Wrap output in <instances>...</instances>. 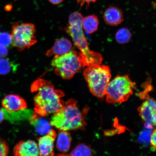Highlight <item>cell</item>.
I'll return each instance as SVG.
<instances>
[{
    "instance_id": "6da1fadb",
    "label": "cell",
    "mask_w": 156,
    "mask_h": 156,
    "mask_svg": "<svg viewBox=\"0 0 156 156\" xmlns=\"http://www.w3.org/2000/svg\"><path fill=\"white\" fill-rule=\"evenodd\" d=\"M31 90L36 93L34 98V113L43 117L54 114L63 107L62 99L65 94L60 90L55 88L48 81L38 79L31 85Z\"/></svg>"
},
{
    "instance_id": "7a4b0ae2",
    "label": "cell",
    "mask_w": 156,
    "mask_h": 156,
    "mask_svg": "<svg viewBox=\"0 0 156 156\" xmlns=\"http://www.w3.org/2000/svg\"><path fill=\"white\" fill-rule=\"evenodd\" d=\"M89 110L88 107L81 110L75 99H69L60 110L54 113L50 124L60 130L83 129L87 125L85 119Z\"/></svg>"
},
{
    "instance_id": "3957f363",
    "label": "cell",
    "mask_w": 156,
    "mask_h": 156,
    "mask_svg": "<svg viewBox=\"0 0 156 156\" xmlns=\"http://www.w3.org/2000/svg\"><path fill=\"white\" fill-rule=\"evenodd\" d=\"M81 13L75 12L70 15L68 23L65 28L66 32L71 37L74 45L79 49L84 60L86 67L101 64L102 55L91 51L89 48L83 32Z\"/></svg>"
},
{
    "instance_id": "277c9868",
    "label": "cell",
    "mask_w": 156,
    "mask_h": 156,
    "mask_svg": "<svg viewBox=\"0 0 156 156\" xmlns=\"http://www.w3.org/2000/svg\"><path fill=\"white\" fill-rule=\"evenodd\" d=\"M83 76L93 95L99 98L106 96L107 87L112 78L108 66L101 64L89 66L84 70Z\"/></svg>"
},
{
    "instance_id": "5b68a950",
    "label": "cell",
    "mask_w": 156,
    "mask_h": 156,
    "mask_svg": "<svg viewBox=\"0 0 156 156\" xmlns=\"http://www.w3.org/2000/svg\"><path fill=\"white\" fill-rule=\"evenodd\" d=\"M51 64L56 75L65 80L71 79L85 67L82 55L75 50L63 55L54 56Z\"/></svg>"
},
{
    "instance_id": "8992f818",
    "label": "cell",
    "mask_w": 156,
    "mask_h": 156,
    "mask_svg": "<svg viewBox=\"0 0 156 156\" xmlns=\"http://www.w3.org/2000/svg\"><path fill=\"white\" fill-rule=\"evenodd\" d=\"M136 84L128 75H118L107 86L106 101L109 104L126 102L133 94Z\"/></svg>"
},
{
    "instance_id": "52a82bcc",
    "label": "cell",
    "mask_w": 156,
    "mask_h": 156,
    "mask_svg": "<svg viewBox=\"0 0 156 156\" xmlns=\"http://www.w3.org/2000/svg\"><path fill=\"white\" fill-rule=\"evenodd\" d=\"M36 34V28L32 23H14L11 34L12 45L19 51L29 49L37 41Z\"/></svg>"
},
{
    "instance_id": "ba28073f",
    "label": "cell",
    "mask_w": 156,
    "mask_h": 156,
    "mask_svg": "<svg viewBox=\"0 0 156 156\" xmlns=\"http://www.w3.org/2000/svg\"><path fill=\"white\" fill-rule=\"evenodd\" d=\"M56 136L57 134L55 130L51 129L46 135L38 138V145L40 155H54V144Z\"/></svg>"
},
{
    "instance_id": "9c48e42d",
    "label": "cell",
    "mask_w": 156,
    "mask_h": 156,
    "mask_svg": "<svg viewBox=\"0 0 156 156\" xmlns=\"http://www.w3.org/2000/svg\"><path fill=\"white\" fill-rule=\"evenodd\" d=\"M13 153L16 156L40 155L37 144L32 140L20 141L15 146Z\"/></svg>"
},
{
    "instance_id": "30bf717a",
    "label": "cell",
    "mask_w": 156,
    "mask_h": 156,
    "mask_svg": "<svg viewBox=\"0 0 156 156\" xmlns=\"http://www.w3.org/2000/svg\"><path fill=\"white\" fill-rule=\"evenodd\" d=\"M2 105L9 112H16L25 110L27 108L26 101L18 95L9 94L3 99Z\"/></svg>"
},
{
    "instance_id": "8fae6325",
    "label": "cell",
    "mask_w": 156,
    "mask_h": 156,
    "mask_svg": "<svg viewBox=\"0 0 156 156\" xmlns=\"http://www.w3.org/2000/svg\"><path fill=\"white\" fill-rule=\"evenodd\" d=\"M73 48V44L69 40L60 38L56 40L53 46L47 51L46 55L51 57L63 55L71 51Z\"/></svg>"
},
{
    "instance_id": "7c38bea8",
    "label": "cell",
    "mask_w": 156,
    "mask_h": 156,
    "mask_svg": "<svg viewBox=\"0 0 156 156\" xmlns=\"http://www.w3.org/2000/svg\"><path fill=\"white\" fill-rule=\"evenodd\" d=\"M29 121L34 126L37 133L40 135H46L52 129V126L50 122L45 119L43 116L39 115L35 113L31 117Z\"/></svg>"
},
{
    "instance_id": "4fadbf2b",
    "label": "cell",
    "mask_w": 156,
    "mask_h": 156,
    "mask_svg": "<svg viewBox=\"0 0 156 156\" xmlns=\"http://www.w3.org/2000/svg\"><path fill=\"white\" fill-rule=\"evenodd\" d=\"M103 17L107 24L115 26L121 23L122 13L120 9L115 7H110L105 10Z\"/></svg>"
},
{
    "instance_id": "5bb4252c",
    "label": "cell",
    "mask_w": 156,
    "mask_h": 156,
    "mask_svg": "<svg viewBox=\"0 0 156 156\" xmlns=\"http://www.w3.org/2000/svg\"><path fill=\"white\" fill-rule=\"evenodd\" d=\"M71 141V136L69 132L60 130L58 136L56 148L62 154L66 153L69 151Z\"/></svg>"
},
{
    "instance_id": "9a60e30c",
    "label": "cell",
    "mask_w": 156,
    "mask_h": 156,
    "mask_svg": "<svg viewBox=\"0 0 156 156\" xmlns=\"http://www.w3.org/2000/svg\"><path fill=\"white\" fill-rule=\"evenodd\" d=\"M99 20L94 15L88 16L83 18L82 26L83 30L89 34H93L98 28Z\"/></svg>"
},
{
    "instance_id": "2e32d148",
    "label": "cell",
    "mask_w": 156,
    "mask_h": 156,
    "mask_svg": "<svg viewBox=\"0 0 156 156\" xmlns=\"http://www.w3.org/2000/svg\"><path fill=\"white\" fill-rule=\"evenodd\" d=\"M93 152L90 147L84 144L78 145L71 153L66 156H89L93 155Z\"/></svg>"
},
{
    "instance_id": "e0dca14e",
    "label": "cell",
    "mask_w": 156,
    "mask_h": 156,
    "mask_svg": "<svg viewBox=\"0 0 156 156\" xmlns=\"http://www.w3.org/2000/svg\"><path fill=\"white\" fill-rule=\"evenodd\" d=\"M131 37V33L128 29L122 28L119 30L116 34L117 41L121 44H126L130 40Z\"/></svg>"
},
{
    "instance_id": "ac0fdd59",
    "label": "cell",
    "mask_w": 156,
    "mask_h": 156,
    "mask_svg": "<svg viewBox=\"0 0 156 156\" xmlns=\"http://www.w3.org/2000/svg\"><path fill=\"white\" fill-rule=\"evenodd\" d=\"M13 67L9 59L5 58H0V75H5L9 73Z\"/></svg>"
},
{
    "instance_id": "d6986e66",
    "label": "cell",
    "mask_w": 156,
    "mask_h": 156,
    "mask_svg": "<svg viewBox=\"0 0 156 156\" xmlns=\"http://www.w3.org/2000/svg\"><path fill=\"white\" fill-rule=\"evenodd\" d=\"M0 44L6 47L12 44L11 35L7 32L0 34Z\"/></svg>"
},
{
    "instance_id": "ffe728a7",
    "label": "cell",
    "mask_w": 156,
    "mask_h": 156,
    "mask_svg": "<svg viewBox=\"0 0 156 156\" xmlns=\"http://www.w3.org/2000/svg\"><path fill=\"white\" fill-rule=\"evenodd\" d=\"M9 147L5 140L0 138V156H5L8 155Z\"/></svg>"
},
{
    "instance_id": "44dd1931",
    "label": "cell",
    "mask_w": 156,
    "mask_h": 156,
    "mask_svg": "<svg viewBox=\"0 0 156 156\" xmlns=\"http://www.w3.org/2000/svg\"><path fill=\"white\" fill-rule=\"evenodd\" d=\"M150 141L152 149L156 151V129L151 134Z\"/></svg>"
},
{
    "instance_id": "7402d4cb",
    "label": "cell",
    "mask_w": 156,
    "mask_h": 156,
    "mask_svg": "<svg viewBox=\"0 0 156 156\" xmlns=\"http://www.w3.org/2000/svg\"><path fill=\"white\" fill-rule=\"evenodd\" d=\"M151 124L156 129V102L154 105L151 114Z\"/></svg>"
},
{
    "instance_id": "603a6c76",
    "label": "cell",
    "mask_w": 156,
    "mask_h": 156,
    "mask_svg": "<svg viewBox=\"0 0 156 156\" xmlns=\"http://www.w3.org/2000/svg\"><path fill=\"white\" fill-rule=\"evenodd\" d=\"M8 52L6 47L0 44V58H5L8 55Z\"/></svg>"
},
{
    "instance_id": "cb8c5ba5",
    "label": "cell",
    "mask_w": 156,
    "mask_h": 156,
    "mask_svg": "<svg viewBox=\"0 0 156 156\" xmlns=\"http://www.w3.org/2000/svg\"><path fill=\"white\" fill-rule=\"evenodd\" d=\"M97 1L98 0H77V2L81 7H82L84 5H86L87 7H89L91 3H94Z\"/></svg>"
},
{
    "instance_id": "d4e9b609",
    "label": "cell",
    "mask_w": 156,
    "mask_h": 156,
    "mask_svg": "<svg viewBox=\"0 0 156 156\" xmlns=\"http://www.w3.org/2000/svg\"><path fill=\"white\" fill-rule=\"evenodd\" d=\"M48 1L52 4L57 5L62 3L64 0H48Z\"/></svg>"
},
{
    "instance_id": "484cf974",
    "label": "cell",
    "mask_w": 156,
    "mask_h": 156,
    "mask_svg": "<svg viewBox=\"0 0 156 156\" xmlns=\"http://www.w3.org/2000/svg\"><path fill=\"white\" fill-rule=\"evenodd\" d=\"M5 118V114L2 109L0 108V124L3 121Z\"/></svg>"
},
{
    "instance_id": "4316f807",
    "label": "cell",
    "mask_w": 156,
    "mask_h": 156,
    "mask_svg": "<svg viewBox=\"0 0 156 156\" xmlns=\"http://www.w3.org/2000/svg\"><path fill=\"white\" fill-rule=\"evenodd\" d=\"M5 9V10L7 11H9L11 10L12 9V5H6Z\"/></svg>"
}]
</instances>
